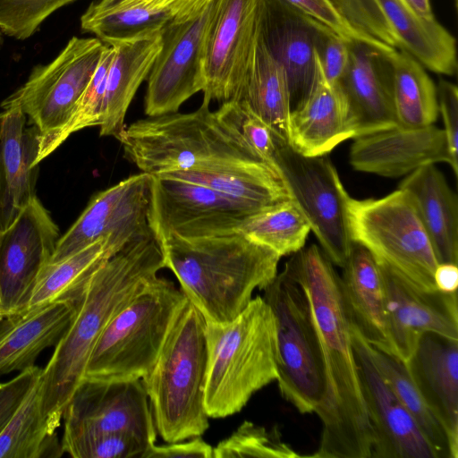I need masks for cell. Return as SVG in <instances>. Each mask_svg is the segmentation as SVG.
I'll return each mask as SVG.
<instances>
[{
	"label": "cell",
	"instance_id": "obj_1",
	"mask_svg": "<svg viewBox=\"0 0 458 458\" xmlns=\"http://www.w3.org/2000/svg\"><path fill=\"white\" fill-rule=\"evenodd\" d=\"M308 293L320 341L326 393L315 411L322 424L314 458H371L372 434L352 340V320L341 276L315 244L284 264Z\"/></svg>",
	"mask_w": 458,
	"mask_h": 458
},
{
	"label": "cell",
	"instance_id": "obj_2",
	"mask_svg": "<svg viewBox=\"0 0 458 458\" xmlns=\"http://www.w3.org/2000/svg\"><path fill=\"white\" fill-rule=\"evenodd\" d=\"M164 267L157 240L147 237L114 253L71 293L74 316L41 373L43 411L51 431L60 426L106 327Z\"/></svg>",
	"mask_w": 458,
	"mask_h": 458
},
{
	"label": "cell",
	"instance_id": "obj_3",
	"mask_svg": "<svg viewBox=\"0 0 458 458\" xmlns=\"http://www.w3.org/2000/svg\"><path fill=\"white\" fill-rule=\"evenodd\" d=\"M165 267L208 323L225 324L277 275L281 257L238 231L187 237L169 233L157 240Z\"/></svg>",
	"mask_w": 458,
	"mask_h": 458
},
{
	"label": "cell",
	"instance_id": "obj_4",
	"mask_svg": "<svg viewBox=\"0 0 458 458\" xmlns=\"http://www.w3.org/2000/svg\"><path fill=\"white\" fill-rule=\"evenodd\" d=\"M117 140L124 157L151 175L265 163L239 132L205 103L191 113L137 120L126 125Z\"/></svg>",
	"mask_w": 458,
	"mask_h": 458
},
{
	"label": "cell",
	"instance_id": "obj_5",
	"mask_svg": "<svg viewBox=\"0 0 458 458\" xmlns=\"http://www.w3.org/2000/svg\"><path fill=\"white\" fill-rule=\"evenodd\" d=\"M208 418L233 415L257 391L277 378L274 314L261 296L225 324L206 322Z\"/></svg>",
	"mask_w": 458,
	"mask_h": 458
},
{
	"label": "cell",
	"instance_id": "obj_6",
	"mask_svg": "<svg viewBox=\"0 0 458 458\" xmlns=\"http://www.w3.org/2000/svg\"><path fill=\"white\" fill-rule=\"evenodd\" d=\"M208 365L206 321L186 299L151 369L141 378L157 432L166 443L201 437Z\"/></svg>",
	"mask_w": 458,
	"mask_h": 458
},
{
	"label": "cell",
	"instance_id": "obj_7",
	"mask_svg": "<svg viewBox=\"0 0 458 458\" xmlns=\"http://www.w3.org/2000/svg\"><path fill=\"white\" fill-rule=\"evenodd\" d=\"M186 298L173 282L151 279L108 323L87 363L84 378L141 379L153 367Z\"/></svg>",
	"mask_w": 458,
	"mask_h": 458
},
{
	"label": "cell",
	"instance_id": "obj_8",
	"mask_svg": "<svg viewBox=\"0 0 458 458\" xmlns=\"http://www.w3.org/2000/svg\"><path fill=\"white\" fill-rule=\"evenodd\" d=\"M263 298L276 321L280 394L299 412H315L325 396L326 377L308 293L284 267L264 289Z\"/></svg>",
	"mask_w": 458,
	"mask_h": 458
},
{
	"label": "cell",
	"instance_id": "obj_9",
	"mask_svg": "<svg viewBox=\"0 0 458 458\" xmlns=\"http://www.w3.org/2000/svg\"><path fill=\"white\" fill-rule=\"evenodd\" d=\"M352 242L364 246L377 261L394 269L417 287L435 291L438 265L433 245L416 203L405 190L379 199L346 201Z\"/></svg>",
	"mask_w": 458,
	"mask_h": 458
},
{
	"label": "cell",
	"instance_id": "obj_10",
	"mask_svg": "<svg viewBox=\"0 0 458 458\" xmlns=\"http://www.w3.org/2000/svg\"><path fill=\"white\" fill-rule=\"evenodd\" d=\"M273 166L284 181L291 199L307 219L323 252L343 267L352 241L346 216L349 197L327 155L306 157L280 142Z\"/></svg>",
	"mask_w": 458,
	"mask_h": 458
},
{
	"label": "cell",
	"instance_id": "obj_11",
	"mask_svg": "<svg viewBox=\"0 0 458 458\" xmlns=\"http://www.w3.org/2000/svg\"><path fill=\"white\" fill-rule=\"evenodd\" d=\"M106 45L98 38L72 37L52 62L34 66L1 107L21 109L39 131V140L52 135L70 119Z\"/></svg>",
	"mask_w": 458,
	"mask_h": 458
},
{
	"label": "cell",
	"instance_id": "obj_12",
	"mask_svg": "<svg viewBox=\"0 0 458 458\" xmlns=\"http://www.w3.org/2000/svg\"><path fill=\"white\" fill-rule=\"evenodd\" d=\"M266 0H217L204 55L202 103L243 98L261 36Z\"/></svg>",
	"mask_w": 458,
	"mask_h": 458
},
{
	"label": "cell",
	"instance_id": "obj_13",
	"mask_svg": "<svg viewBox=\"0 0 458 458\" xmlns=\"http://www.w3.org/2000/svg\"><path fill=\"white\" fill-rule=\"evenodd\" d=\"M152 175H131L99 191L61 236L49 262L62 260L93 242L108 238L117 252L127 244L154 236L148 223Z\"/></svg>",
	"mask_w": 458,
	"mask_h": 458
},
{
	"label": "cell",
	"instance_id": "obj_14",
	"mask_svg": "<svg viewBox=\"0 0 458 458\" xmlns=\"http://www.w3.org/2000/svg\"><path fill=\"white\" fill-rule=\"evenodd\" d=\"M258 210L203 185L152 175L148 223L157 240L169 233L187 237L230 233Z\"/></svg>",
	"mask_w": 458,
	"mask_h": 458
},
{
	"label": "cell",
	"instance_id": "obj_15",
	"mask_svg": "<svg viewBox=\"0 0 458 458\" xmlns=\"http://www.w3.org/2000/svg\"><path fill=\"white\" fill-rule=\"evenodd\" d=\"M216 5L217 0H213L196 18L163 30L162 47L147 78L144 111L148 116L176 113L203 90L205 49Z\"/></svg>",
	"mask_w": 458,
	"mask_h": 458
},
{
	"label": "cell",
	"instance_id": "obj_16",
	"mask_svg": "<svg viewBox=\"0 0 458 458\" xmlns=\"http://www.w3.org/2000/svg\"><path fill=\"white\" fill-rule=\"evenodd\" d=\"M64 434L123 433L149 445L157 429L141 379L84 378L64 413Z\"/></svg>",
	"mask_w": 458,
	"mask_h": 458
},
{
	"label": "cell",
	"instance_id": "obj_17",
	"mask_svg": "<svg viewBox=\"0 0 458 458\" xmlns=\"http://www.w3.org/2000/svg\"><path fill=\"white\" fill-rule=\"evenodd\" d=\"M59 238L57 225L37 196L0 233L1 317L23 310Z\"/></svg>",
	"mask_w": 458,
	"mask_h": 458
},
{
	"label": "cell",
	"instance_id": "obj_18",
	"mask_svg": "<svg viewBox=\"0 0 458 458\" xmlns=\"http://www.w3.org/2000/svg\"><path fill=\"white\" fill-rule=\"evenodd\" d=\"M377 262L386 293L387 328L395 357L406 363L425 333L458 340L457 293L420 289L386 264Z\"/></svg>",
	"mask_w": 458,
	"mask_h": 458
},
{
	"label": "cell",
	"instance_id": "obj_19",
	"mask_svg": "<svg viewBox=\"0 0 458 458\" xmlns=\"http://www.w3.org/2000/svg\"><path fill=\"white\" fill-rule=\"evenodd\" d=\"M352 340L371 428V458H437L412 417L377 370L368 344L353 322Z\"/></svg>",
	"mask_w": 458,
	"mask_h": 458
},
{
	"label": "cell",
	"instance_id": "obj_20",
	"mask_svg": "<svg viewBox=\"0 0 458 458\" xmlns=\"http://www.w3.org/2000/svg\"><path fill=\"white\" fill-rule=\"evenodd\" d=\"M349 161L354 170L397 178L430 164L446 163L455 176L445 131L434 124L406 128L400 125L353 139Z\"/></svg>",
	"mask_w": 458,
	"mask_h": 458
},
{
	"label": "cell",
	"instance_id": "obj_21",
	"mask_svg": "<svg viewBox=\"0 0 458 458\" xmlns=\"http://www.w3.org/2000/svg\"><path fill=\"white\" fill-rule=\"evenodd\" d=\"M392 53L366 42H349L348 65L338 86L349 108L354 138L399 125L394 106Z\"/></svg>",
	"mask_w": 458,
	"mask_h": 458
},
{
	"label": "cell",
	"instance_id": "obj_22",
	"mask_svg": "<svg viewBox=\"0 0 458 458\" xmlns=\"http://www.w3.org/2000/svg\"><path fill=\"white\" fill-rule=\"evenodd\" d=\"M318 23L284 0H266L261 37L285 72L291 112L307 99L318 77Z\"/></svg>",
	"mask_w": 458,
	"mask_h": 458
},
{
	"label": "cell",
	"instance_id": "obj_23",
	"mask_svg": "<svg viewBox=\"0 0 458 458\" xmlns=\"http://www.w3.org/2000/svg\"><path fill=\"white\" fill-rule=\"evenodd\" d=\"M19 108L0 114V233L36 197L40 133Z\"/></svg>",
	"mask_w": 458,
	"mask_h": 458
},
{
	"label": "cell",
	"instance_id": "obj_24",
	"mask_svg": "<svg viewBox=\"0 0 458 458\" xmlns=\"http://www.w3.org/2000/svg\"><path fill=\"white\" fill-rule=\"evenodd\" d=\"M75 313L72 294L31 310L0 317V376L35 366L55 347Z\"/></svg>",
	"mask_w": 458,
	"mask_h": 458
},
{
	"label": "cell",
	"instance_id": "obj_25",
	"mask_svg": "<svg viewBox=\"0 0 458 458\" xmlns=\"http://www.w3.org/2000/svg\"><path fill=\"white\" fill-rule=\"evenodd\" d=\"M405 364L426 403L458 447V340L425 333Z\"/></svg>",
	"mask_w": 458,
	"mask_h": 458
},
{
	"label": "cell",
	"instance_id": "obj_26",
	"mask_svg": "<svg viewBox=\"0 0 458 458\" xmlns=\"http://www.w3.org/2000/svg\"><path fill=\"white\" fill-rule=\"evenodd\" d=\"M354 137L343 92L325 80L318 65V77L310 94L290 113L288 144L301 155L319 157Z\"/></svg>",
	"mask_w": 458,
	"mask_h": 458
},
{
	"label": "cell",
	"instance_id": "obj_27",
	"mask_svg": "<svg viewBox=\"0 0 458 458\" xmlns=\"http://www.w3.org/2000/svg\"><path fill=\"white\" fill-rule=\"evenodd\" d=\"M342 268V290L353 324L369 344L394 356L387 328L386 293L376 259L364 246L352 242Z\"/></svg>",
	"mask_w": 458,
	"mask_h": 458
},
{
	"label": "cell",
	"instance_id": "obj_28",
	"mask_svg": "<svg viewBox=\"0 0 458 458\" xmlns=\"http://www.w3.org/2000/svg\"><path fill=\"white\" fill-rule=\"evenodd\" d=\"M162 31L109 45L114 54L107 72L100 136L117 140L126 127L130 104L147 80L162 47Z\"/></svg>",
	"mask_w": 458,
	"mask_h": 458
},
{
	"label": "cell",
	"instance_id": "obj_29",
	"mask_svg": "<svg viewBox=\"0 0 458 458\" xmlns=\"http://www.w3.org/2000/svg\"><path fill=\"white\" fill-rule=\"evenodd\" d=\"M413 198L439 263H458V202L435 164L409 174L400 183Z\"/></svg>",
	"mask_w": 458,
	"mask_h": 458
},
{
	"label": "cell",
	"instance_id": "obj_30",
	"mask_svg": "<svg viewBox=\"0 0 458 458\" xmlns=\"http://www.w3.org/2000/svg\"><path fill=\"white\" fill-rule=\"evenodd\" d=\"M158 176L203 185L250 203L259 209L291 199L279 173L266 163L173 171Z\"/></svg>",
	"mask_w": 458,
	"mask_h": 458
},
{
	"label": "cell",
	"instance_id": "obj_31",
	"mask_svg": "<svg viewBox=\"0 0 458 458\" xmlns=\"http://www.w3.org/2000/svg\"><path fill=\"white\" fill-rule=\"evenodd\" d=\"M377 1L403 50L432 72L455 73V39L436 19L420 16L404 0Z\"/></svg>",
	"mask_w": 458,
	"mask_h": 458
},
{
	"label": "cell",
	"instance_id": "obj_32",
	"mask_svg": "<svg viewBox=\"0 0 458 458\" xmlns=\"http://www.w3.org/2000/svg\"><path fill=\"white\" fill-rule=\"evenodd\" d=\"M242 100L288 143L291 106L287 77L261 36Z\"/></svg>",
	"mask_w": 458,
	"mask_h": 458
},
{
	"label": "cell",
	"instance_id": "obj_33",
	"mask_svg": "<svg viewBox=\"0 0 458 458\" xmlns=\"http://www.w3.org/2000/svg\"><path fill=\"white\" fill-rule=\"evenodd\" d=\"M41 373L0 434V458L59 457L64 454L56 432L50 430L44 416Z\"/></svg>",
	"mask_w": 458,
	"mask_h": 458
},
{
	"label": "cell",
	"instance_id": "obj_34",
	"mask_svg": "<svg viewBox=\"0 0 458 458\" xmlns=\"http://www.w3.org/2000/svg\"><path fill=\"white\" fill-rule=\"evenodd\" d=\"M368 349L377 370L412 417L436 457L457 458L458 447L452 443L445 427L426 403L406 364L397 357L376 349L369 344Z\"/></svg>",
	"mask_w": 458,
	"mask_h": 458
},
{
	"label": "cell",
	"instance_id": "obj_35",
	"mask_svg": "<svg viewBox=\"0 0 458 458\" xmlns=\"http://www.w3.org/2000/svg\"><path fill=\"white\" fill-rule=\"evenodd\" d=\"M394 106L398 124L406 128L434 124L438 117L437 87L421 64L407 51L391 55Z\"/></svg>",
	"mask_w": 458,
	"mask_h": 458
},
{
	"label": "cell",
	"instance_id": "obj_36",
	"mask_svg": "<svg viewBox=\"0 0 458 458\" xmlns=\"http://www.w3.org/2000/svg\"><path fill=\"white\" fill-rule=\"evenodd\" d=\"M107 240L108 238L100 239L62 260L46 264L21 310H31L69 296L104 261L116 253L109 248Z\"/></svg>",
	"mask_w": 458,
	"mask_h": 458
},
{
	"label": "cell",
	"instance_id": "obj_37",
	"mask_svg": "<svg viewBox=\"0 0 458 458\" xmlns=\"http://www.w3.org/2000/svg\"><path fill=\"white\" fill-rule=\"evenodd\" d=\"M235 231L269 248L282 258L305 246L310 227L301 209L290 199L247 216Z\"/></svg>",
	"mask_w": 458,
	"mask_h": 458
},
{
	"label": "cell",
	"instance_id": "obj_38",
	"mask_svg": "<svg viewBox=\"0 0 458 458\" xmlns=\"http://www.w3.org/2000/svg\"><path fill=\"white\" fill-rule=\"evenodd\" d=\"M297 458L301 457L282 438L277 428L245 420L213 450V458Z\"/></svg>",
	"mask_w": 458,
	"mask_h": 458
},
{
	"label": "cell",
	"instance_id": "obj_39",
	"mask_svg": "<svg viewBox=\"0 0 458 458\" xmlns=\"http://www.w3.org/2000/svg\"><path fill=\"white\" fill-rule=\"evenodd\" d=\"M64 453L73 458H142L151 445L123 433L63 434Z\"/></svg>",
	"mask_w": 458,
	"mask_h": 458
},
{
	"label": "cell",
	"instance_id": "obj_40",
	"mask_svg": "<svg viewBox=\"0 0 458 458\" xmlns=\"http://www.w3.org/2000/svg\"><path fill=\"white\" fill-rule=\"evenodd\" d=\"M330 1L347 22L374 47L386 52L403 49L377 0Z\"/></svg>",
	"mask_w": 458,
	"mask_h": 458
},
{
	"label": "cell",
	"instance_id": "obj_41",
	"mask_svg": "<svg viewBox=\"0 0 458 458\" xmlns=\"http://www.w3.org/2000/svg\"><path fill=\"white\" fill-rule=\"evenodd\" d=\"M73 1L0 0V31L16 39H26L50 14Z\"/></svg>",
	"mask_w": 458,
	"mask_h": 458
},
{
	"label": "cell",
	"instance_id": "obj_42",
	"mask_svg": "<svg viewBox=\"0 0 458 458\" xmlns=\"http://www.w3.org/2000/svg\"><path fill=\"white\" fill-rule=\"evenodd\" d=\"M315 51L325 80L332 86H338L348 65L349 41L318 22Z\"/></svg>",
	"mask_w": 458,
	"mask_h": 458
},
{
	"label": "cell",
	"instance_id": "obj_43",
	"mask_svg": "<svg viewBox=\"0 0 458 458\" xmlns=\"http://www.w3.org/2000/svg\"><path fill=\"white\" fill-rule=\"evenodd\" d=\"M284 1L349 42L357 40L366 42L373 46L365 37L347 22V21L335 9L330 0Z\"/></svg>",
	"mask_w": 458,
	"mask_h": 458
},
{
	"label": "cell",
	"instance_id": "obj_44",
	"mask_svg": "<svg viewBox=\"0 0 458 458\" xmlns=\"http://www.w3.org/2000/svg\"><path fill=\"white\" fill-rule=\"evenodd\" d=\"M42 369L36 365L20 371L12 379L0 383V434L38 377Z\"/></svg>",
	"mask_w": 458,
	"mask_h": 458
},
{
	"label": "cell",
	"instance_id": "obj_45",
	"mask_svg": "<svg viewBox=\"0 0 458 458\" xmlns=\"http://www.w3.org/2000/svg\"><path fill=\"white\" fill-rule=\"evenodd\" d=\"M438 112L442 114L447 146L454 165L458 168V90L457 87L439 80L437 87Z\"/></svg>",
	"mask_w": 458,
	"mask_h": 458
},
{
	"label": "cell",
	"instance_id": "obj_46",
	"mask_svg": "<svg viewBox=\"0 0 458 458\" xmlns=\"http://www.w3.org/2000/svg\"><path fill=\"white\" fill-rule=\"evenodd\" d=\"M213 450L214 447L204 441L201 437H195L163 445L153 444L144 453L142 458H213Z\"/></svg>",
	"mask_w": 458,
	"mask_h": 458
},
{
	"label": "cell",
	"instance_id": "obj_47",
	"mask_svg": "<svg viewBox=\"0 0 458 458\" xmlns=\"http://www.w3.org/2000/svg\"><path fill=\"white\" fill-rule=\"evenodd\" d=\"M436 288L443 293H457L458 267L456 264L439 263L434 273Z\"/></svg>",
	"mask_w": 458,
	"mask_h": 458
},
{
	"label": "cell",
	"instance_id": "obj_48",
	"mask_svg": "<svg viewBox=\"0 0 458 458\" xmlns=\"http://www.w3.org/2000/svg\"><path fill=\"white\" fill-rule=\"evenodd\" d=\"M420 16L435 19L429 0H404Z\"/></svg>",
	"mask_w": 458,
	"mask_h": 458
},
{
	"label": "cell",
	"instance_id": "obj_49",
	"mask_svg": "<svg viewBox=\"0 0 458 458\" xmlns=\"http://www.w3.org/2000/svg\"><path fill=\"white\" fill-rule=\"evenodd\" d=\"M123 0H99L98 2L103 4H116L119 2H122Z\"/></svg>",
	"mask_w": 458,
	"mask_h": 458
},
{
	"label": "cell",
	"instance_id": "obj_50",
	"mask_svg": "<svg viewBox=\"0 0 458 458\" xmlns=\"http://www.w3.org/2000/svg\"><path fill=\"white\" fill-rule=\"evenodd\" d=\"M3 42H4L3 33L0 31V46L3 44Z\"/></svg>",
	"mask_w": 458,
	"mask_h": 458
},
{
	"label": "cell",
	"instance_id": "obj_51",
	"mask_svg": "<svg viewBox=\"0 0 458 458\" xmlns=\"http://www.w3.org/2000/svg\"><path fill=\"white\" fill-rule=\"evenodd\" d=\"M0 317H1V311H0Z\"/></svg>",
	"mask_w": 458,
	"mask_h": 458
}]
</instances>
